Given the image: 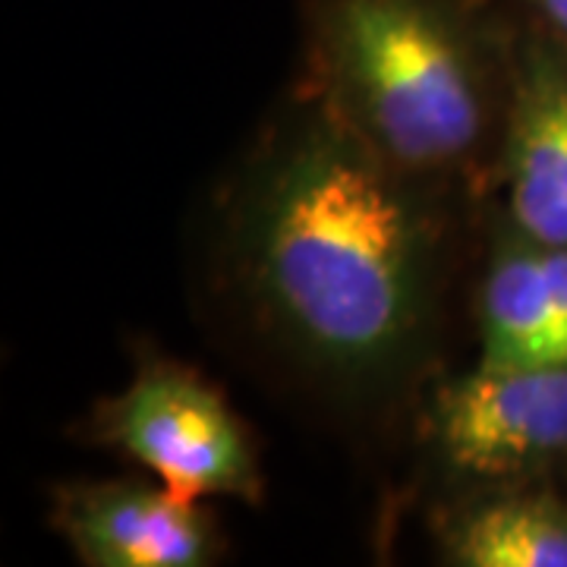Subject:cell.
Segmentation results:
<instances>
[{
    "instance_id": "1",
    "label": "cell",
    "mask_w": 567,
    "mask_h": 567,
    "mask_svg": "<svg viewBox=\"0 0 567 567\" xmlns=\"http://www.w3.org/2000/svg\"><path fill=\"white\" fill-rule=\"evenodd\" d=\"M451 193L375 155L300 89L224 199L227 278L306 375L353 398L394 391L442 328Z\"/></svg>"
},
{
    "instance_id": "2",
    "label": "cell",
    "mask_w": 567,
    "mask_h": 567,
    "mask_svg": "<svg viewBox=\"0 0 567 567\" xmlns=\"http://www.w3.org/2000/svg\"><path fill=\"white\" fill-rule=\"evenodd\" d=\"M306 82L375 155L445 186L492 181L517 20L502 0H300Z\"/></svg>"
},
{
    "instance_id": "3",
    "label": "cell",
    "mask_w": 567,
    "mask_h": 567,
    "mask_svg": "<svg viewBox=\"0 0 567 567\" xmlns=\"http://www.w3.org/2000/svg\"><path fill=\"white\" fill-rule=\"evenodd\" d=\"M89 432L186 502H262V470L244 420L189 365L145 357L130 385L95 406Z\"/></svg>"
},
{
    "instance_id": "4",
    "label": "cell",
    "mask_w": 567,
    "mask_h": 567,
    "mask_svg": "<svg viewBox=\"0 0 567 567\" xmlns=\"http://www.w3.org/2000/svg\"><path fill=\"white\" fill-rule=\"evenodd\" d=\"M425 445L461 492L536 483L567 461V365L476 363L435 388Z\"/></svg>"
},
{
    "instance_id": "5",
    "label": "cell",
    "mask_w": 567,
    "mask_h": 567,
    "mask_svg": "<svg viewBox=\"0 0 567 567\" xmlns=\"http://www.w3.org/2000/svg\"><path fill=\"white\" fill-rule=\"evenodd\" d=\"M492 181L524 237L567 246V48L520 20Z\"/></svg>"
},
{
    "instance_id": "6",
    "label": "cell",
    "mask_w": 567,
    "mask_h": 567,
    "mask_svg": "<svg viewBox=\"0 0 567 567\" xmlns=\"http://www.w3.org/2000/svg\"><path fill=\"white\" fill-rule=\"evenodd\" d=\"M51 524L85 567H205L221 555L203 502L162 483H63L51 495Z\"/></svg>"
},
{
    "instance_id": "7",
    "label": "cell",
    "mask_w": 567,
    "mask_h": 567,
    "mask_svg": "<svg viewBox=\"0 0 567 567\" xmlns=\"http://www.w3.org/2000/svg\"><path fill=\"white\" fill-rule=\"evenodd\" d=\"M480 365H567V312L548 281L543 244L498 212L476 290Z\"/></svg>"
},
{
    "instance_id": "8",
    "label": "cell",
    "mask_w": 567,
    "mask_h": 567,
    "mask_svg": "<svg viewBox=\"0 0 567 567\" xmlns=\"http://www.w3.org/2000/svg\"><path fill=\"white\" fill-rule=\"evenodd\" d=\"M432 533L445 565L567 567V502L533 483L461 492Z\"/></svg>"
},
{
    "instance_id": "9",
    "label": "cell",
    "mask_w": 567,
    "mask_h": 567,
    "mask_svg": "<svg viewBox=\"0 0 567 567\" xmlns=\"http://www.w3.org/2000/svg\"><path fill=\"white\" fill-rule=\"evenodd\" d=\"M520 22L567 48V0H502Z\"/></svg>"
}]
</instances>
